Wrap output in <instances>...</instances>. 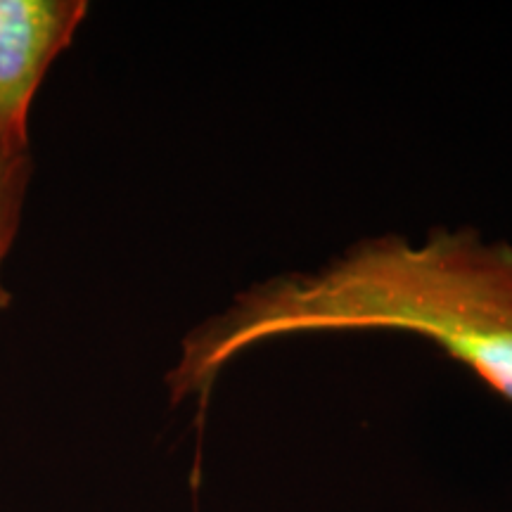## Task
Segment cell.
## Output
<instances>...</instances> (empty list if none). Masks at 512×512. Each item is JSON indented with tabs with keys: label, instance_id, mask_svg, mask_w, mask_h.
<instances>
[{
	"label": "cell",
	"instance_id": "1",
	"mask_svg": "<svg viewBox=\"0 0 512 512\" xmlns=\"http://www.w3.org/2000/svg\"><path fill=\"white\" fill-rule=\"evenodd\" d=\"M361 330L427 337L512 403V245L472 228L422 245L382 235L318 271L268 278L183 339L171 399L197 394L204 406L221 370L261 342Z\"/></svg>",
	"mask_w": 512,
	"mask_h": 512
},
{
	"label": "cell",
	"instance_id": "2",
	"mask_svg": "<svg viewBox=\"0 0 512 512\" xmlns=\"http://www.w3.org/2000/svg\"><path fill=\"white\" fill-rule=\"evenodd\" d=\"M86 12L83 0H0V155L27 152L31 100Z\"/></svg>",
	"mask_w": 512,
	"mask_h": 512
},
{
	"label": "cell",
	"instance_id": "3",
	"mask_svg": "<svg viewBox=\"0 0 512 512\" xmlns=\"http://www.w3.org/2000/svg\"><path fill=\"white\" fill-rule=\"evenodd\" d=\"M31 176V157L24 155H0V268H3L5 256H8L12 242L22 221L24 195ZM10 292L0 280V311L8 309Z\"/></svg>",
	"mask_w": 512,
	"mask_h": 512
}]
</instances>
